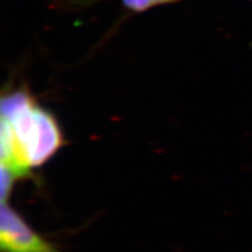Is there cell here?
<instances>
[{"mask_svg":"<svg viewBox=\"0 0 252 252\" xmlns=\"http://www.w3.org/2000/svg\"><path fill=\"white\" fill-rule=\"evenodd\" d=\"M63 137L52 113L41 108L26 90L1 98V168L14 179L25 178L58 152Z\"/></svg>","mask_w":252,"mask_h":252,"instance_id":"6da1fadb","label":"cell"},{"mask_svg":"<svg viewBox=\"0 0 252 252\" xmlns=\"http://www.w3.org/2000/svg\"><path fill=\"white\" fill-rule=\"evenodd\" d=\"M180 1V0H122V4L128 11L134 13H141V12L149 11L157 6H162L173 2Z\"/></svg>","mask_w":252,"mask_h":252,"instance_id":"3957f363","label":"cell"},{"mask_svg":"<svg viewBox=\"0 0 252 252\" xmlns=\"http://www.w3.org/2000/svg\"><path fill=\"white\" fill-rule=\"evenodd\" d=\"M15 179L13 175L11 174L8 171H6L5 168H1V200L2 203H6V200L9 196L11 193L12 186H13Z\"/></svg>","mask_w":252,"mask_h":252,"instance_id":"277c9868","label":"cell"},{"mask_svg":"<svg viewBox=\"0 0 252 252\" xmlns=\"http://www.w3.org/2000/svg\"><path fill=\"white\" fill-rule=\"evenodd\" d=\"M0 245L2 252H59L6 203L1 206Z\"/></svg>","mask_w":252,"mask_h":252,"instance_id":"7a4b0ae2","label":"cell"}]
</instances>
